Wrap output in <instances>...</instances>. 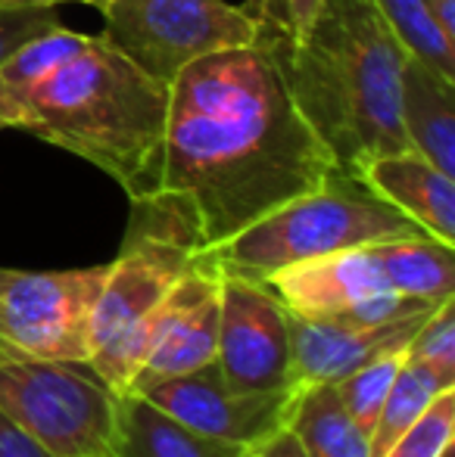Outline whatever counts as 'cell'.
I'll use <instances>...</instances> for the list:
<instances>
[{"instance_id":"cell-1","label":"cell","mask_w":455,"mask_h":457,"mask_svg":"<svg viewBox=\"0 0 455 457\" xmlns=\"http://www.w3.org/2000/svg\"><path fill=\"white\" fill-rule=\"evenodd\" d=\"M334 169V153L256 41L200 56L175 75L163 137L128 199L181 221L209 253L318 190Z\"/></svg>"},{"instance_id":"cell-2","label":"cell","mask_w":455,"mask_h":457,"mask_svg":"<svg viewBox=\"0 0 455 457\" xmlns=\"http://www.w3.org/2000/svg\"><path fill=\"white\" fill-rule=\"evenodd\" d=\"M291 100L341 169L409 150L400 125V81L409 50L375 0H318L303 37L259 31Z\"/></svg>"},{"instance_id":"cell-3","label":"cell","mask_w":455,"mask_h":457,"mask_svg":"<svg viewBox=\"0 0 455 457\" xmlns=\"http://www.w3.org/2000/svg\"><path fill=\"white\" fill-rule=\"evenodd\" d=\"M25 131L97 165L131 190L156 153L169 115V85L91 35L56 72L16 91Z\"/></svg>"},{"instance_id":"cell-4","label":"cell","mask_w":455,"mask_h":457,"mask_svg":"<svg viewBox=\"0 0 455 457\" xmlns=\"http://www.w3.org/2000/svg\"><path fill=\"white\" fill-rule=\"evenodd\" d=\"M418 234H425L418 224L377 196L356 171L337 165L318 190L278 205L209 253L225 274L265 280L297 262Z\"/></svg>"},{"instance_id":"cell-5","label":"cell","mask_w":455,"mask_h":457,"mask_svg":"<svg viewBox=\"0 0 455 457\" xmlns=\"http://www.w3.org/2000/svg\"><path fill=\"white\" fill-rule=\"evenodd\" d=\"M119 255L106 265L91 320V370L128 395L147 343V320L203 255L181 221L153 205H131Z\"/></svg>"},{"instance_id":"cell-6","label":"cell","mask_w":455,"mask_h":457,"mask_svg":"<svg viewBox=\"0 0 455 457\" xmlns=\"http://www.w3.org/2000/svg\"><path fill=\"white\" fill-rule=\"evenodd\" d=\"M0 411L56 457H113L119 395L88 364L25 355L0 339Z\"/></svg>"},{"instance_id":"cell-7","label":"cell","mask_w":455,"mask_h":457,"mask_svg":"<svg viewBox=\"0 0 455 457\" xmlns=\"http://www.w3.org/2000/svg\"><path fill=\"white\" fill-rule=\"evenodd\" d=\"M100 12V37L163 85L200 56L259 37V25L243 6L225 0H106Z\"/></svg>"},{"instance_id":"cell-8","label":"cell","mask_w":455,"mask_h":457,"mask_svg":"<svg viewBox=\"0 0 455 457\" xmlns=\"http://www.w3.org/2000/svg\"><path fill=\"white\" fill-rule=\"evenodd\" d=\"M106 265L75 271L0 268V339L25 355L91 364V320Z\"/></svg>"},{"instance_id":"cell-9","label":"cell","mask_w":455,"mask_h":457,"mask_svg":"<svg viewBox=\"0 0 455 457\" xmlns=\"http://www.w3.org/2000/svg\"><path fill=\"white\" fill-rule=\"evenodd\" d=\"M303 386L268 392H247L225 383L219 367L206 364L181 377L163 379L140 395L178 423L209 436V439L231 442V445L259 448L274 433L291 423Z\"/></svg>"},{"instance_id":"cell-10","label":"cell","mask_w":455,"mask_h":457,"mask_svg":"<svg viewBox=\"0 0 455 457\" xmlns=\"http://www.w3.org/2000/svg\"><path fill=\"white\" fill-rule=\"evenodd\" d=\"M262 283L278 295L287 312L303 318H350L377 324L434 308L427 302H412L393 293L371 246L297 262L268 274Z\"/></svg>"},{"instance_id":"cell-11","label":"cell","mask_w":455,"mask_h":457,"mask_svg":"<svg viewBox=\"0 0 455 457\" xmlns=\"http://www.w3.org/2000/svg\"><path fill=\"white\" fill-rule=\"evenodd\" d=\"M222 265L203 253L147 320V343L128 395L215 361L219 349Z\"/></svg>"},{"instance_id":"cell-12","label":"cell","mask_w":455,"mask_h":457,"mask_svg":"<svg viewBox=\"0 0 455 457\" xmlns=\"http://www.w3.org/2000/svg\"><path fill=\"white\" fill-rule=\"evenodd\" d=\"M215 367L234 389L268 392L293 386L287 308L262 280L222 271Z\"/></svg>"},{"instance_id":"cell-13","label":"cell","mask_w":455,"mask_h":457,"mask_svg":"<svg viewBox=\"0 0 455 457\" xmlns=\"http://www.w3.org/2000/svg\"><path fill=\"white\" fill-rule=\"evenodd\" d=\"M434 308H421V312L377 320V324L350 318H303V314L287 312V320H291V383L334 386L346 373L358 370L375 358L409 349L412 337Z\"/></svg>"},{"instance_id":"cell-14","label":"cell","mask_w":455,"mask_h":457,"mask_svg":"<svg viewBox=\"0 0 455 457\" xmlns=\"http://www.w3.org/2000/svg\"><path fill=\"white\" fill-rule=\"evenodd\" d=\"M371 190L415 221L427 237L455 246V178L415 150H396L365 159L356 169Z\"/></svg>"},{"instance_id":"cell-15","label":"cell","mask_w":455,"mask_h":457,"mask_svg":"<svg viewBox=\"0 0 455 457\" xmlns=\"http://www.w3.org/2000/svg\"><path fill=\"white\" fill-rule=\"evenodd\" d=\"M400 125L409 150L455 178V81L412 54L400 81Z\"/></svg>"},{"instance_id":"cell-16","label":"cell","mask_w":455,"mask_h":457,"mask_svg":"<svg viewBox=\"0 0 455 457\" xmlns=\"http://www.w3.org/2000/svg\"><path fill=\"white\" fill-rule=\"evenodd\" d=\"M249 448L209 439L178 423L144 395H119L113 457H243Z\"/></svg>"},{"instance_id":"cell-17","label":"cell","mask_w":455,"mask_h":457,"mask_svg":"<svg viewBox=\"0 0 455 457\" xmlns=\"http://www.w3.org/2000/svg\"><path fill=\"white\" fill-rule=\"evenodd\" d=\"M390 289L402 299L440 305L455 295V255L452 246L427 234L400 237V240L371 246Z\"/></svg>"},{"instance_id":"cell-18","label":"cell","mask_w":455,"mask_h":457,"mask_svg":"<svg viewBox=\"0 0 455 457\" xmlns=\"http://www.w3.org/2000/svg\"><path fill=\"white\" fill-rule=\"evenodd\" d=\"M287 429L306 457H371L368 436L350 420L331 383L303 386Z\"/></svg>"},{"instance_id":"cell-19","label":"cell","mask_w":455,"mask_h":457,"mask_svg":"<svg viewBox=\"0 0 455 457\" xmlns=\"http://www.w3.org/2000/svg\"><path fill=\"white\" fill-rule=\"evenodd\" d=\"M443 389H452V386H446L443 379L427 370V367L402 358L400 370H396V377H393V386H390V392H387V402H383V408H381V417H377V427L368 439L371 457H381L387 452V448L431 408V402Z\"/></svg>"},{"instance_id":"cell-20","label":"cell","mask_w":455,"mask_h":457,"mask_svg":"<svg viewBox=\"0 0 455 457\" xmlns=\"http://www.w3.org/2000/svg\"><path fill=\"white\" fill-rule=\"evenodd\" d=\"M381 16L396 31L402 47L421 62L440 72L446 81H455V44L443 37V31L434 25L421 0H375Z\"/></svg>"},{"instance_id":"cell-21","label":"cell","mask_w":455,"mask_h":457,"mask_svg":"<svg viewBox=\"0 0 455 457\" xmlns=\"http://www.w3.org/2000/svg\"><path fill=\"white\" fill-rule=\"evenodd\" d=\"M88 37L91 35H79V31H69V29H63V25L31 37V41H25L22 47L0 66V87L16 94V91H22V87L35 85V81L47 79L50 72L66 66V62L85 47Z\"/></svg>"},{"instance_id":"cell-22","label":"cell","mask_w":455,"mask_h":457,"mask_svg":"<svg viewBox=\"0 0 455 457\" xmlns=\"http://www.w3.org/2000/svg\"><path fill=\"white\" fill-rule=\"evenodd\" d=\"M402 358H406V349L390 352V355L375 358V361L362 364L358 370L346 373L343 379L334 383L343 411L368 439L377 427V417H381V408H383V402H387V392H390V386H393V377H396V370H400Z\"/></svg>"},{"instance_id":"cell-23","label":"cell","mask_w":455,"mask_h":457,"mask_svg":"<svg viewBox=\"0 0 455 457\" xmlns=\"http://www.w3.org/2000/svg\"><path fill=\"white\" fill-rule=\"evenodd\" d=\"M450 445H455V386L440 392L381 457H440Z\"/></svg>"},{"instance_id":"cell-24","label":"cell","mask_w":455,"mask_h":457,"mask_svg":"<svg viewBox=\"0 0 455 457\" xmlns=\"http://www.w3.org/2000/svg\"><path fill=\"white\" fill-rule=\"evenodd\" d=\"M406 358L437 373L446 386H455V295L427 314L409 343Z\"/></svg>"},{"instance_id":"cell-25","label":"cell","mask_w":455,"mask_h":457,"mask_svg":"<svg viewBox=\"0 0 455 457\" xmlns=\"http://www.w3.org/2000/svg\"><path fill=\"white\" fill-rule=\"evenodd\" d=\"M50 29H60L56 6L6 4V0H0V66H4L25 41L44 35V31H50Z\"/></svg>"},{"instance_id":"cell-26","label":"cell","mask_w":455,"mask_h":457,"mask_svg":"<svg viewBox=\"0 0 455 457\" xmlns=\"http://www.w3.org/2000/svg\"><path fill=\"white\" fill-rule=\"evenodd\" d=\"M318 0H247L243 12L259 25V31H272L281 37H303L316 16Z\"/></svg>"},{"instance_id":"cell-27","label":"cell","mask_w":455,"mask_h":457,"mask_svg":"<svg viewBox=\"0 0 455 457\" xmlns=\"http://www.w3.org/2000/svg\"><path fill=\"white\" fill-rule=\"evenodd\" d=\"M0 457H56L44 445H38L29 433L16 427L10 417L0 411Z\"/></svg>"},{"instance_id":"cell-28","label":"cell","mask_w":455,"mask_h":457,"mask_svg":"<svg viewBox=\"0 0 455 457\" xmlns=\"http://www.w3.org/2000/svg\"><path fill=\"white\" fill-rule=\"evenodd\" d=\"M259 457H306V454H303V448H299L297 436L284 427L281 433H274L268 442H262Z\"/></svg>"},{"instance_id":"cell-29","label":"cell","mask_w":455,"mask_h":457,"mask_svg":"<svg viewBox=\"0 0 455 457\" xmlns=\"http://www.w3.org/2000/svg\"><path fill=\"white\" fill-rule=\"evenodd\" d=\"M421 6L434 19V25L443 31V37L455 44V0H421Z\"/></svg>"},{"instance_id":"cell-30","label":"cell","mask_w":455,"mask_h":457,"mask_svg":"<svg viewBox=\"0 0 455 457\" xmlns=\"http://www.w3.org/2000/svg\"><path fill=\"white\" fill-rule=\"evenodd\" d=\"M25 125H29V119H25L22 103L16 100V94L0 87V131H4V128H19V131H25Z\"/></svg>"},{"instance_id":"cell-31","label":"cell","mask_w":455,"mask_h":457,"mask_svg":"<svg viewBox=\"0 0 455 457\" xmlns=\"http://www.w3.org/2000/svg\"><path fill=\"white\" fill-rule=\"evenodd\" d=\"M6 4H44V6H56V4H69V0H6Z\"/></svg>"},{"instance_id":"cell-32","label":"cell","mask_w":455,"mask_h":457,"mask_svg":"<svg viewBox=\"0 0 455 457\" xmlns=\"http://www.w3.org/2000/svg\"><path fill=\"white\" fill-rule=\"evenodd\" d=\"M75 4H88V6H97V10H104L106 0H75Z\"/></svg>"},{"instance_id":"cell-33","label":"cell","mask_w":455,"mask_h":457,"mask_svg":"<svg viewBox=\"0 0 455 457\" xmlns=\"http://www.w3.org/2000/svg\"><path fill=\"white\" fill-rule=\"evenodd\" d=\"M440 457H455V445H450V448H446V452L440 454Z\"/></svg>"},{"instance_id":"cell-34","label":"cell","mask_w":455,"mask_h":457,"mask_svg":"<svg viewBox=\"0 0 455 457\" xmlns=\"http://www.w3.org/2000/svg\"><path fill=\"white\" fill-rule=\"evenodd\" d=\"M243 457H259V448H249V452L243 454Z\"/></svg>"}]
</instances>
